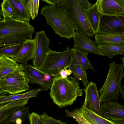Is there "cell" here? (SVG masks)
Segmentation results:
<instances>
[{
    "instance_id": "cell-1",
    "label": "cell",
    "mask_w": 124,
    "mask_h": 124,
    "mask_svg": "<svg viewBox=\"0 0 124 124\" xmlns=\"http://www.w3.org/2000/svg\"><path fill=\"white\" fill-rule=\"evenodd\" d=\"M65 1L45 5L40 14L46 18V24L52 27L55 34L70 40L74 36L77 28L68 11Z\"/></svg>"
},
{
    "instance_id": "cell-2",
    "label": "cell",
    "mask_w": 124,
    "mask_h": 124,
    "mask_svg": "<svg viewBox=\"0 0 124 124\" xmlns=\"http://www.w3.org/2000/svg\"><path fill=\"white\" fill-rule=\"evenodd\" d=\"M34 28L29 22L14 18L0 20V48L22 44L32 36Z\"/></svg>"
},
{
    "instance_id": "cell-3",
    "label": "cell",
    "mask_w": 124,
    "mask_h": 124,
    "mask_svg": "<svg viewBox=\"0 0 124 124\" xmlns=\"http://www.w3.org/2000/svg\"><path fill=\"white\" fill-rule=\"evenodd\" d=\"M50 90L51 98L60 108L72 105L83 93L78 81L72 77H54Z\"/></svg>"
},
{
    "instance_id": "cell-4",
    "label": "cell",
    "mask_w": 124,
    "mask_h": 124,
    "mask_svg": "<svg viewBox=\"0 0 124 124\" xmlns=\"http://www.w3.org/2000/svg\"><path fill=\"white\" fill-rule=\"evenodd\" d=\"M73 56V49L68 46L61 52L48 48L43 62L38 69L52 77H58L62 70L71 65Z\"/></svg>"
},
{
    "instance_id": "cell-5",
    "label": "cell",
    "mask_w": 124,
    "mask_h": 124,
    "mask_svg": "<svg viewBox=\"0 0 124 124\" xmlns=\"http://www.w3.org/2000/svg\"><path fill=\"white\" fill-rule=\"evenodd\" d=\"M109 70L105 81L99 91V102L117 100L120 96L119 90L124 76V67L114 61L109 63Z\"/></svg>"
},
{
    "instance_id": "cell-6",
    "label": "cell",
    "mask_w": 124,
    "mask_h": 124,
    "mask_svg": "<svg viewBox=\"0 0 124 124\" xmlns=\"http://www.w3.org/2000/svg\"><path fill=\"white\" fill-rule=\"evenodd\" d=\"M29 81L23 71L20 64L13 72L0 79V88L3 95L8 93L18 94L30 90Z\"/></svg>"
},
{
    "instance_id": "cell-7",
    "label": "cell",
    "mask_w": 124,
    "mask_h": 124,
    "mask_svg": "<svg viewBox=\"0 0 124 124\" xmlns=\"http://www.w3.org/2000/svg\"><path fill=\"white\" fill-rule=\"evenodd\" d=\"M65 4L68 11L75 22L77 31L89 38L94 36L93 31L77 0H66Z\"/></svg>"
},
{
    "instance_id": "cell-8",
    "label": "cell",
    "mask_w": 124,
    "mask_h": 124,
    "mask_svg": "<svg viewBox=\"0 0 124 124\" xmlns=\"http://www.w3.org/2000/svg\"><path fill=\"white\" fill-rule=\"evenodd\" d=\"M20 64L29 83H36L39 85L41 91H46L50 89L54 77L31 65L27 63Z\"/></svg>"
},
{
    "instance_id": "cell-9",
    "label": "cell",
    "mask_w": 124,
    "mask_h": 124,
    "mask_svg": "<svg viewBox=\"0 0 124 124\" xmlns=\"http://www.w3.org/2000/svg\"><path fill=\"white\" fill-rule=\"evenodd\" d=\"M85 94L82 106L97 115L103 117L99 102L100 96L96 84L91 81L82 89Z\"/></svg>"
},
{
    "instance_id": "cell-10",
    "label": "cell",
    "mask_w": 124,
    "mask_h": 124,
    "mask_svg": "<svg viewBox=\"0 0 124 124\" xmlns=\"http://www.w3.org/2000/svg\"><path fill=\"white\" fill-rule=\"evenodd\" d=\"M122 31H124V17L102 15L97 34Z\"/></svg>"
},
{
    "instance_id": "cell-11",
    "label": "cell",
    "mask_w": 124,
    "mask_h": 124,
    "mask_svg": "<svg viewBox=\"0 0 124 124\" xmlns=\"http://www.w3.org/2000/svg\"><path fill=\"white\" fill-rule=\"evenodd\" d=\"M103 117L115 122L124 121V106L115 101L100 103Z\"/></svg>"
},
{
    "instance_id": "cell-12",
    "label": "cell",
    "mask_w": 124,
    "mask_h": 124,
    "mask_svg": "<svg viewBox=\"0 0 124 124\" xmlns=\"http://www.w3.org/2000/svg\"><path fill=\"white\" fill-rule=\"evenodd\" d=\"M73 38L74 41L73 49L85 53L104 56L95 41L92 40L77 31H75Z\"/></svg>"
},
{
    "instance_id": "cell-13",
    "label": "cell",
    "mask_w": 124,
    "mask_h": 124,
    "mask_svg": "<svg viewBox=\"0 0 124 124\" xmlns=\"http://www.w3.org/2000/svg\"><path fill=\"white\" fill-rule=\"evenodd\" d=\"M102 15L124 17V0H97Z\"/></svg>"
},
{
    "instance_id": "cell-14",
    "label": "cell",
    "mask_w": 124,
    "mask_h": 124,
    "mask_svg": "<svg viewBox=\"0 0 124 124\" xmlns=\"http://www.w3.org/2000/svg\"><path fill=\"white\" fill-rule=\"evenodd\" d=\"M35 38L37 42L35 57L32 61L34 66L38 68L42 63L49 48L50 40L44 31L37 32Z\"/></svg>"
},
{
    "instance_id": "cell-15",
    "label": "cell",
    "mask_w": 124,
    "mask_h": 124,
    "mask_svg": "<svg viewBox=\"0 0 124 124\" xmlns=\"http://www.w3.org/2000/svg\"><path fill=\"white\" fill-rule=\"evenodd\" d=\"M37 42L35 38L28 39L23 44V46L16 57L14 58L16 62L22 64L27 63L30 60L34 58Z\"/></svg>"
},
{
    "instance_id": "cell-16",
    "label": "cell",
    "mask_w": 124,
    "mask_h": 124,
    "mask_svg": "<svg viewBox=\"0 0 124 124\" xmlns=\"http://www.w3.org/2000/svg\"><path fill=\"white\" fill-rule=\"evenodd\" d=\"M29 99L17 100L0 104V122L7 119L28 103Z\"/></svg>"
},
{
    "instance_id": "cell-17",
    "label": "cell",
    "mask_w": 124,
    "mask_h": 124,
    "mask_svg": "<svg viewBox=\"0 0 124 124\" xmlns=\"http://www.w3.org/2000/svg\"><path fill=\"white\" fill-rule=\"evenodd\" d=\"M14 12V18L23 22H29L31 17L26 6V0H8Z\"/></svg>"
},
{
    "instance_id": "cell-18",
    "label": "cell",
    "mask_w": 124,
    "mask_h": 124,
    "mask_svg": "<svg viewBox=\"0 0 124 124\" xmlns=\"http://www.w3.org/2000/svg\"><path fill=\"white\" fill-rule=\"evenodd\" d=\"M84 12L95 36L98 32L100 19L102 15L98 10L97 1Z\"/></svg>"
},
{
    "instance_id": "cell-19",
    "label": "cell",
    "mask_w": 124,
    "mask_h": 124,
    "mask_svg": "<svg viewBox=\"0 0 124 124\" xmlns=\"http://www.w3.org/2000/svg\"><path fill=\"white\" fill-rule=\"evenodd\" d=\"M95 37V41L98 45L124 44V31L97 34Z\"/></svg>"
},
{
    "instance_id": "cell-20",
    "label": "cell",
    "mask_w": 124,
    "mask_h": 124,
    "mask_svg": "<svg viewBox=\"0 0 124 124\" xmlns=\"http://www.w3.org/2000/svg\"><path fill=\"white\" fill-rule=\"evenodd\" d=\"M78 109L84 117L92 124H117L97 115L83 106Z\"/></svg>"
},
{
    "instance_id": "cell-21",
    "label": "cell",
    "mask_w": 124,
    "mask_h": 124,
    "mask_svg": "<svg viewBox=\"0 0 124 124\" xmlns=\"http://www.w3.org/2000/svg\"><path fill=\"white\" fill-rule=\"evenodd\" d=\"M88 54L73 49V60L71 65L79 66L85 70L91 69L97 72L88 60Z\"/></svg>"
},
{
    "instance_id": "cell-22",
    "label": "cell",
    "mask_w": 124,
    "mask_h": 124,
    "mask_svg": "<svg viewBox=\"0 0 124 124\" xmlns=\"http://www.w3.org/2000/svg\"><path fill=\"white\" fill-rule=\"evenodd\" d=\"M98 46L104 56L111 59L116 55L124 54V44H102Z\"/></svg>"
},
{
    "instance_id": "cell-23",
    "label": "cell",
    "mask_w": 124,
    "mask_h": 124,
    "mask_svg": "<svg viewBox=\"0 0 124 124\" xmlns=\"http://www.w3.org/2000/svg\"><path fill=\"white\" fill-rule=\"evenodd\" d=\"M18 64L14 58L0 56V79L15 70Z\"/></svg>"
},
{
    "instance_id": "cell-24",
    "label": "cell",
    "mask_w": 124,
    "mask_h": 124,
    "mask_svg": "<svg viewBox=\"0 0 124 124\" xmlns=\"http://www.w3.org/2000/svg\"><path fill=\"white\" fill-rule=\"evenodd\" d=\"M40 91L39 88L36 89H33L27 92L21 94H12L10 95H0V104L35 97Z\"/></svg>"
},
{
    "instance_id": "cell-25",
    "label": "cell",
    "mask_w": 124,
    "mask_h": 124,
    "mask_svg": "<svg viewBox=\"0 0 124 124\" xmlns=\"http://www.w3.org/2000/svg\"><path fill=\"white\" fill-rule=\"evenodd\" d=\"M68 68L72 71L74 78L78 81H82L84 87H86L89 83L87 79V74L85 70L79 66H70Z\"/></svg>"
},
{
    "instance_id": "cell-26",
    "label": "cell",
    "mask_w": 124,
    "mask_h": 124,
    "mask_svg": "<svg viewBox=\"0 0 124 124\" xmlns=\"http://www.w3.org/2000/svg\"><path fill=\"white\" fill-rule=\"evenodd\" d=\"M23 46L22 44H17L0 48V56L8 58L16 57Z\"/></svg>"
},
{
    "instance_id": "cell-27",
    "label": "cell",
    "mask_w": 124,
    "mask_h": 124,
    "mask_svg": "<svg viewBox=\"0 0 124 124\" xmlns=\"http://www.w3.org/2000/svg\"><path fill=\"white\" fill-rule=\"evenodd\" d=\"M30 108L29 106H23L16 111L11 116V121L15 122L18 118L21 119L24 122L29 119Z\"/></svg>"
},
{
    "instance_id": "cell-28",
    "label": "cell",
    "mask_w": 124,
    "mask_h": 124,
    "mask_svg": "<svg viewBox=\"0 0 124 124\" xmlns=\"http://www.w3.org/2000/svg\"><path fill=\"white\" fill-rule=\"evenodd\" d=\"M39 1V0H26V6L33 20L38 16Z\"/></svg>"
},
{
    "instance_id": "cell-29",
    "label": "cell",
    "mask_w": 124,
    "mask_h": 124,
    "mask_svg": "<svg viewBox=\"0 0 124 124\" xmlns=\"http://www.w3.org/2000/svg\"><path fill=\"white\" fill-rule=\"evenodd\" d=\"M65 111L67 117H72L79 124H92L84 117L78 109H75L71 111L65 109Z\"/></svg>"
},
{
    "instance_id": "cell-30",
    "label": "cell",
    "mask_w": 124,
    "mask_h": 124,
    "mask_svg": "<svg viewBox=\"0 0 124 124\" xmlns=\"http://www.w3.org/2000/svg\"><path fill=\"white\" fill-rule=\"evenodd\" d=\"M2 16L6 18H14V12L12 6L8 0H3L1 4Z\"/></svg>"
},
{
    "instance_id": "cell-31",
    "label": "cell",
    "mask_w": 124,
    "mask_h": 124,
    "mask_svg": "<svg viewBox=\"0 0 124 124\" xmlns=\"http://www.w3.org/2000/svg\"><path fill=\"white\" fill-rule=\"evenodd\" d=\"M40 115L35 112L30 114L29 119L30 124H39V120Z\"/></svg>"
},
{
    "instance_id": "cell-32",
    "label": "cell",
    "mask_w": 124,
    "mask_h": 124,
    "mask_svg": "<svg viewBox=\"0 0 124 124\" xmlns=\"http://www.w3.org/2000/svg\"><path fill=\"white\" fill-rule=\"evenodd\" d=\"M82 10L85 11L91 5V4L87 0H77Z\"/></svg>"
},
{
    "instance_id": "cell-33",
    "label": "cell",
    "mask_w": 124,
    "mask_h": 124,
    "mask_svg": "<svg viewBox=\"0 0 124 124\" xmlns=\"http://www.w3.org/2000/svg\"><path fill=\"white\" fill-rule=\"evenodd\" d=\"M48 5H53L57 4H60L66 1V0H43Z\"/></svg>"
},
{
    "instance_id": "cell-34",
    "label": "cell",
    "mask_w": 124,
    "mask_h": 124,
    "mask_svg": "<svg viewBox=\"0 0 124 124\" xmlns=\"http://www.w3.org/2000/svg\"><path fill=\"white\" fill-rule=\"evenodd\" d=\"M48 118L51 124H68L60 120L56 119L49 116Z\"/></svg>"
},
{
    "instance_id": "cell-35",
    "label": "cell",
    "mask_w": 124,
    "mask_h": 124,
    "mask_svg": "<svg viewBox=\"0 0 124 124\" xmlns=\"http://www.w3.org/2000/svg\"><path fill=\"white\" fill-rule=\"evenodd\" d=\"M72 74V71L70 69H67L62 70L60 73V76L63 77H67Z\"/></svg>"
},
{
    "instance_id": "cell-36",
    "label": "cell",
    "mask_w": 124,
    "mask_h": 124,
    "mask_svg": "<svg viewBox=\"0 0 124 124\" xmlns=\"http://www.w3.org/2000/svg\"><path fill=\"white\" fill-rule=\"evenodd\" d=\"M11 116L9 117L5 120L0 122V124H16L15 122L11 121Z\"/></svg>"
},
{
    "instance_id": "cell-37",
    "label": "cell",
    "mask_w": 124,
    "mask_h": 124,
    "mask_svg": "<svg viewBox=\"0 0 124 124\" xmlns=\"http://www.w3.org/2000/svg\"><path fill=\"white\" fill-rule=\"evenodd\" d=\"M119 92L120 93L122 97L124 99V86L122 85L119 90Z\"/></svg>"
},
{
    "instance_id": "cell-38",
    "label": "cell",
    "mask_w": 124,
    "mask_h": 124,
    "mask_svg": "<svg viewBox=\"0 0 124 124\" xmlns=\"http://www.w3.org/2000/svg\"><path fill=\"white\" fill-rule=\"evenodd\" d=\"M15 122L16 124H22L23 122L21 119L18 118L16 120Z\"/></svg>"
},
{
    "instance_id": "cell-39",
    "label": "cell",
    "mask_w": 124,
    "mask_h": 124,
    "mask_svg": "<svg viewBox=\"0 0 124 124\" xmlns=\"http://www.w3.org/2000/svg\"><path fill=\"white\" fill-rule=\"evenodd\" d=\"M120 60L122 61L123 63L122 65L124 67V57H121L120 58Z\"/></svg>"
},
{
    "instance_id": "cell-40",
    "label": "cell",
    "mask_w": 124,
    "mask_h": 124,
    "mask_svg": "<svg viewBox=\"0 0 124 124\" xmlns=\"http://www.w3.org/2000/svg\"><path fill=\"white\" fill-rule=\"evenodd\" d=\"M39 124H44L43 122L40 118V116L39 119Z\"/></svg>"
},
{
    "instance_id": "cell-41",
    "label": "cell",
    "mask_w": 124,
    "mask_h": 124,
    "mask_svg": "<svg viewBox=\"0 0 124 124\" xmlns=\"http://www.w3.org/2000/svg\"><path fill=\"white\" fill-rule=\"evenodd\" d=\"M3 93H4L3 91L0 88V95H3Z\"/></svg>"
},
{
    "instance_id": "cell-42",
    "label": "cell",
    "mask_w": 124,
    "mask_h": 124,
    "mask_svg": "<svg viewBox=\"0 0 124 124\" xmlns=\"http://www.w3.org/2000/svg\"><path fill=\"white\" fill-rule=\"evenodd\" d=\"M2 16V12H1V9L0 8V20L2 18H1Z\"/></svg>"
}]
</instances>
